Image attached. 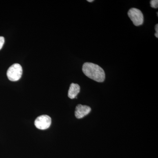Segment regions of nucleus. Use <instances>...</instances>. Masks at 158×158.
<instances>
[{
	"instance_id": "1",
	"label": "nucleus",
	"mask_w": 158,
	"mask_h": 158,
	"mask_svg": "<svg viewBox=\"0 0 158 158\" xmlns=\"http://www.w3.org/2000/svg\"><path fill=\"white\" fill-rule=\"evenodd\" d=\"M82 71L86 76L98 82L104 81L106 75L104 70L97 64L85 62L83 65Z\"/></svg>"
},
{
	"instance_id": "2",
	"label": "nucleus",
	"mask_w": 158,
	"mask_h": 158,
	"mask_svg": "<svg viewBox=\"0 0 158 158\" xmlns=\"http://www.w3.org/2000/svg\"><path fill=\"white\" fill-rule=\"evenodd\" d=\"M23 69L21 65L18 63L11 65L7 70V76L11 81H16L21 77Z\"/></svg>"
},
{
	"instance_id": "3",
	"label": "nucleus",
	"mask_w": 158,
	"mask_h": 158,
	"mask_svg": "<svg viewBox=\"0 0 158 158\" xmlns=\"http://www.w3.org/2000/svg\"><path fill=\"white\" fill-rule=\"evenodd\" d=\"M128 15L135 26H141L144 22V16L141 10L136 8H131L128 11Z\"/></svg>"
},
{
	"instance_id": "4",
	"label": "nucleus",
	"mask_w": 158,
	"mask_h": 158,
	"mask_svg": "<svg viewBox=\"0 0 158 158\" xmlns=\"http://www.w3.org/2000/svg\"><path fill=\"white\" fill-rule=\"evenodd\" d=\"M52 119L49 116L43 115L38 116L34 121V124L40 130H46L50 127Z\"/></svg>"
},
{
	"instance_id": "5",
	"label": "nucleus",
	"mask_w": 158,
	"mask_h": 158,
	"mask_svg": "<svg viewBox=\"0 0 158 158\" xmlns=\"http://www.w3.org/2000/svg\"><path fill=\"white\" fill-rule=\"evenodd\" d=\"M91 111V108L87 106L78 105L76 108L75 115L77 118H81L88 115Z\"/></svg>"
},
{
	"instance_id": "6",
	"label": "nucleus",
	"mask_w": 158,
	"mask_h": 158,
	"mask_svg": "<svg viewBox=\"0 0 158 158\" xmlns=\"http://www.w3.org/2000/svg\"><path fill=\"white\" fill-rule=\"evenodd\" d=\"M80 91V87L78 84L72 83L68 91V97L70 99L77 98V96Z\"/></svg>"
},
{
	"instance_id": "7",
	"label": "nucleus",
	"mask_w": 158,
	"mask_h": 158,
	"mask_svg": "<svg viewBox=\"0 0 158 158\" xmlns=\"http://www.w3.org/2000/svg\"><path fill=\"white\" fill-rule=\"evenodd\" d=\"M150 5L152 8L157 9L158 8V0H152L150 1Z\"/></svg>"
},
{
	"instance_id": "8",
	"label": "nucleus",
	"mask_w": 158,
	"mask_h": 158,
	"mask_svg": "<svg viewBox=\"0 0 158 158\" xmlns=\"http://www.w3.org/2000/svg\"><path fill=\"white\" fill-rule=\"evenodd\" d=\"M4 43H5V38L3 37L0 36V50L2 48Z\"/></svg>"
},
{
	"instance_id": "9",
	"label": "nucleus",
	"mask_w": 158,
	"mask_h": 158,
	"mask_svg": "<svg viewBox=\"0 0 158 158\" xmlns=\"http://www.w3.org/2000/svg\"><path fill=\"white\" fill-rule=\"evenodd\" d=\"M156 34H155L156 37L158 38V24H157L155 26Z\"/></svg>"
},
{
	"instance_id": "10",
	"label": "nucleus",
	"mask_w": 158,
	"mask_h": 158,
	"mask_svg": "<svg viewBox=\"0 0 158 158\" xmlns=\"http://www.w3.org/2000/svg\"><path fill=\"white\" fill-rule=\"evenodd\" d=\"M87 1L89 2H94V0H88Z\"/></svg>"
}]
</instances>
